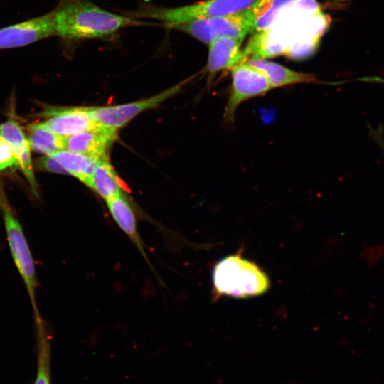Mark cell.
<instances>
[{"label": "cell", "mask_w": 384, "mask_h": 384, "mask_svg": "<svg viewBox=\"0 0 384 384\" xmlns=\"http://www.w3.org/2000/svg\"><path fill=\"white\" fill-rule=\"evenodd\" d=\"M54 13L56 35L69 40L107 38L122 28L146 24L106 11L88 0H68Z\"/></svg>", "instance_id": "1"}, {"label": "cell", "mask_w": 384, "mask_h": 384, "mask_svg": "<svg viewBox=\"0 0 384 384\" xmlns=\"http://www.w3.org/2000/svg\"><path fill=\"white\" fill-rule=\"evenodd\" d=\"M212 281L217 297L249 298L263 294L270 287L267 274L239 253L226 256L215 264Z\"/></svg>", "instance_id": "2"}, {"label": "cell", "mask_w": 384, "mask_h": 384, "mask_svg": "<svg viewBox=\"0 0 384 384\" xmlns=\"http://www.w3.org/2000/svg\"><path fill=\"white\" fill-rule=\"evenodd\" d=\"M257 0H205L176 7L144 6L128 13L133 18L159 21L167 27L193 20L213 18L238 12L251 7Z\"/></svg>", "instance_id": "3"}, {"label": "cell", "mask_w": 384, "mask_h": 384, "mask_svg": "<svg viewBox=\"0 0 384 384\" xmlns=\"http://www.w3.org/2000/svg\"><path fill=\"white\" fill-rule=\"evenodd\" d=\"M255 23L250 8L224 16L197 19L176 25L171 28L188 34L196 40L210 44L220 37L244 38L252 31Z\"/></svg>", "instance_id": "4"}, {"label": "cell", "mask_w": 384, "mask_h": 384, "mask_svg": "<svg viewBox=\"0 0 384 384\" xmlns=\"http://www.w3.org/2000/svg\"><path fill=\"white\" fill-rule=\"evenodd\" d=\"M4 223L9 250L21 275L33 308L35 320L42 318L36 304L38 281L35 262L23 227L12 211L3 212Z\"/></svg>", "instance_id": "5"}, {"label": "cell", "mask_w": 384, "mask_h": 384, "mask_svg": "<svg viewBox=\"0 0 384 384\" xmlns=\"http://www.w3.org/2000/svg\"><path fill=\"white\" fill-rule=\"evenodd\" d=\"M230 73L231 86L223 117L228 124H233L236 110L242 103L272 90L265 75L246 61L233 66Z\"/></svg>", "instance_id": "6"}, {"label": "cell", "mask_w": 384, "mask_h": 384, "mask_svg": "<svg viewBox=\"0 0 384 384\" xmlns=\"http://www.w3.org/2000/svg\"><path fill=\"white\" fill-rule=\"evenodd\" d=\"M186 81L166 89L150 97L125 104L90 107V112L97 125L118 130L139 114L159 106L164 101L179 93Z\"/></svg>", "instance_id": "7"}, {"label": "cell", "mask_w": 384, "mask_h": 384, "mask_svg": "<svg viewBox=\"0 0 384 384\" xmlns=\"http://www.w3.org/2000/svg\"><path fill=\"white\" fill-rule=\"evenodd\" d=\"M53 35H56L54 11L0 29V48L26 46Z\"/></svg>", "instance_id": "8"}, {"label": "cell", "mask_w": 384, "mask_h": 384, "mask_svg": "<svg viewBox=\"0 0 384 384\" xmlns=\"http://www.w3.org/2000/svg\"><path fill=\"white\" fill-rule=\"evenodd\" d=\"M43 116L46 127L65 137L97 125L91 116L90 107H50L46 109Z\"/></svg>", "instance_id": "9"}, {"label": "cell", "mask_w": 384, "mask_h": 384, "mask_svg": "<svg viewBox=\"0 0 384 384\" xmlns=\"http://www.w3.org/2000/svg\"><path fill=\"white\" fill-rule=\"evenodd\" d=\"M117 131L97 125L90 129L65 137V149L97 159L107 157Z\"/></svg>", "instance_id": "10"}, {"label": "cell", "mask_w": 384, "mask_h": 384, "mask_svg": "<svg viewBox=\"0 0 384 384\" xmlns=\"http://www.w3.org/2000/svg\"><path fill=\"white\" fill-rule=\"evenodd\" d=\"M244 38L220 37L209 44L206 70L208 85L221 71L245 62L241 46Z\"/></svg>", "instance_id": "11"}, {"label": "cell", "mask_w": 384, "mask_h": 384, "mask_svg": "<svg viewBox=\"0 0 384 384\" xmlns=\"http://www.w3.org/2000/svg\"><path fill=\"white\" fill-rule=\"evenodd\" d=\"M246 62L265 75L272 89L317 82V78L312 74L298 72L266 59L249 58Z\"/></svg>", "instance_id": "12"}, {"label": "cell", "mask_w": 384, "mask_h": 384, "mask_svg": "<svg viewBox=\"0 0 384 384\" xmlns=\"http://www.w3.org/2000/svg\"><path fill=\"white\" fill-rule=\"evenodd\" d=\"M106 203L116 224L147 260L144 244L138 231L137 216L127 199L124 195H121L106 201Z\"/></svg>", "instance_id": "13"}, {"label": "cell", "mask_w": 384, "mask_h": 384, "mask_svg": "<svg viewBox=\"0 0 384 384\" xmlns=\"http://www.w3.org/2000/svg\"><path fill=\"white\" fill-rule=\"evenodd\" d=\"M89 188L105 201L123 194V188L114 168L107 157L97 161L91 178Z\"/></svg>", "instance_id": "14"}, {"label": "cell", "mask_w": 384, "mask_h": 384, "mask_svg": "<svg viewBox=\"0 0 384 384\" xmlns=\"http://www.w3.org/2000/svg\"><path fill=\"white\" fill-rule=\"evenodd\" d=\"M52 156L63 167L67 174L77 178L89 187L95 168L100 159L65 149L57 151Z\"/></svg>", "instance_id": "15"}, {"label": "cell", "mask_w": 384, "mask_h": 384, "mask_svg": "<svg viewBox=\"0 0 384 384\" xmlns=\"http://www.w3.org/2000/svg\"><path fill=\"white\" fill-rule=\"evenodd\" d=\"M28 143L36 152L52 156L65 149V137L50 130L43 122L33 123L28 126Z\"/></svg>", "instance_id": "16"}, {"label": "cell", "mask_w": 384, "mask_h": 384, "mask_svg": "<svg viewBox=\"0 0 384 384\" xmlns=\"http://www.w3.org/2000/svg\"><path fill=\"white\" fill-rule=\"evenodd\" d=\"M38 344V370L34 384H50V343L43 320L35 321Z\"/></svg>", "instance_id": "17"}, {"label": "cell", "mask_w": 384, "mask_h": 384, "mask_svg": "<svg viewBox=\"0 0 384 384\" xmlns=\"http://www.w3.org/2000/svg\"><path fill=\"white\" fill-rule=\"evenodd\" d=\"M296 0H257L251 7L255 18L252 32H259L270 27L279 11Z\"/></svg>", "instance_id": "18"}, {"label": "cell", "mask_w": 384, "mask_h": 384, "mask_svg": "<svg viewBox=\"0 0 384 384\" xmlns=\"http://www.w3.org/2000/svg\"><path fill=\"white\" fill-rule=\"evenodd\" d=\"M0 137L11 146L14 151L29 144L21 127L13 120L0 124Z\"/></svg>", "instance_id": "19"}, {"label": "cell", "mask_w": 384, "mask_h": 384, "mask_svg": "<svg viewBox=\"0 0 384 384\" xmlns=\"http://www.w3.org/2000/svg\"><path fill=\"white\" fill-rule=\"evenodd\" d=\"M18 165L28 180L34 195L38 196L36 183L33 173L32 162L30 154V145L28 144L23 149L14 151Z\"/></svg>", "instance_id": "20"}, {"label": "cell", "mask_w": 384, "mask_h": 384, "mask_svg": "<svg viewBox=\"0 0 384 384\" xmlns=\"http://www.w3.org/2000/svg\"><path fill=\"white\" fill-rule=\"evenodd\" d=\"M15 165L18 162L13 148L0 137V171Z\"/></svg>", "instance_id": "21"}, {"label": "cell", "mask_w": 384, "mask_h": 384, "mask_svg": "<svg viewBox=\"0 0 384 384\" xmlns=\"http://www.w3.org/2000/svg\"><path fill=\"white\" fill-rule=\"evenodd\" d=\"M37 166L46 171L66 174L63 167L52 156H44L37 160Z\"/></svg>", "instance_id": "22"}, {"label": "cell", "mask_w": 384, "mask_h": 384, "mask_svg": "<svg viewBox=\"0 0 384 384\" xmlns=\"http://www.w3.org/2000/svg\"><path fill=\"white\" fill-rule=\"evenodd\" d=\"M370 133L372 137H373L375 141H376V142L378 144L384 153V142L383 140V138L381 137V130L380 129H373L370 128Z\"/></svg>", "instance_id": "23"}, {"label": "cell", "mask_w": 384, "mask_h": 384, "mask_svg": "<svg viewBox=\"0 0 384 384\" xmlns=\"http://www.w3.org/2000/svg\"><path fill=\"white\" fill-rule=\"evenodd\" d=\"M0 209L3 212L12 211L6 196L0 190Z\"/></svg>", "instance_id": "24"}]
</instances>
